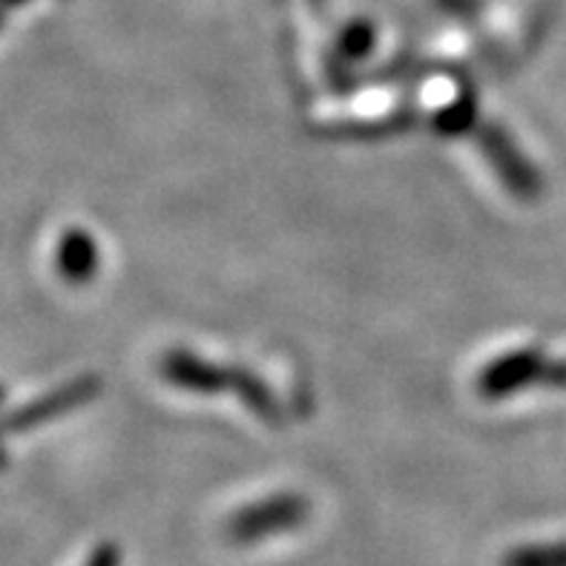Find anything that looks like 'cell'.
I'll list each match as a JSON object with an SVG mask.
<instances>
[{"mask_svg":"<svg viewBox=\"0 0 566 566\" xmlns=\"http://www.w3.org/2000/svg\"><path fill=\"white\" fill-rule=\"evenodd\" d=\"M311 506L302 495L294 492H282V495L265 497L262 503L244 506L242 512L233 515L230 521V535L237 541H256L265 535H276V532L294 530L308 517Z\"/></svg>","mask_w":566,"mask_h":566,"instance_id":"cell-5","label":"cell"},{"mask_svg":"<svg viewBox=\"0 0 566 566\" xmlns=\"http://www.w3.org/2000/svg\"><path fill=\"white\" fill-rule=\"evenodd\" d=\"M417 124L415 113H397L388 118H377V122H348L337 124V127H325L323 133L328 138H345V142H371V138H388L409 133Z\"/></svg>","mask_w":566,"mask_h":566,"instance_id":"cell-7","label":"cell"},{"mask_svg":"<svg viewBox=\"0 0 566 566\" xmlns=\"http://www.w3.org/2000/svg\"><path fill=\"white\" fill-rule=\"evenodd\" d=\"M474 133H478V147L483 150L492 170L497 172V179L506 185V190L524 201L538 199L541 190H544L541 172L524 156V150L512 142L510 133L497 124H481Z\"/></svg>","mask_w":566,"mask_h":566,"instance_id":"cell-4","label":"cell"},{"mask_svg":"<svg viewBox=\"0 0 566 566\" xmlns=\"http://www.w3.org/2000/svg\"><path fill=\"white\" fill-rule=\"evenodd\" d=\"M510 566H566V546L555 549H526L510 560Z\"/></svg>","mask_w":566,"mask_h":566,"instance_id":"cell-10","label":"cell"},{"mask_svg":"<svg viewBox=\"0 0 566 566\" xmlns=\"http://www.w3.org/2000/svg\"><path fill=\"white\" fill-rule=\"evenodd\" d=\"M431 124H434V129L446 138L467 136V133L481 127V124H478V104H474L472 93H463L454 101H449V104L431 118Z\"/></svg>","mask_w":566,"mask_h":566,"instance_id":"cell-8","label":"cell"},{"mask_svg":"<svg viewBox=\"0 0 566 566\" xmlns=\"http://www.w3.org/2000/svg\"><path fill=\"white\" fill-rule=\"evenodd\" d=\"M158 371L170 386L190 391V395H233L248 411L265 420L280 423L282 406L259 374L242 366H219L213 359H205L187 348H170L158 363Z\"/></svg>","mask_w":566,"mask_h":566,"instance_id":"cell-1","label":"cell"},{"mask_svg":"<svg viewBox=\"0 0 566 566\" xmlns=\"http://www.w3.org/2000/svg\"><path fill=\"white\" fill-rule=\"evenodd\" d=\"M101 386L104 382H101L98 374H84V377H75V380L64 382V386L50 391V395L27 402L23 409L0 417V440L9 438V434H21V431L35 429L41 423H52L57 417L81 409V406L93 402L101 395ZM0 463H3V446H0Z\"/></svg>","mask_w":566,"mask_h":566,"instance_id":"cell-3","label":"cell"},{"mask_svg":"<svg viewBox=\"0 0 566 566\" xmlns=\"http://www.w3.org/2000/svg\"><path fill=\"white\" fill-rule=\"evenodd\" d=\"M98 265L101 251L93 233H86V230L81 228H72L66 230L64 237L57 239L55 268L57 273H61V280H66L70 285H86L90 280H95Z\"/></svg>","mask_w":566,"mask_h":566,"instance_id":"cell-6","label":"cell"},{"mask_svg":"<svg viewBox=\"0 0 566 566\" xmlns=\"http://www.w3.org/2000/svg\"><path fill=\"white\" fill-rule=\"evenodd\" d=\"M374 50V29L368 23H352L339 35V52H343L348 61H357V57H366Z\"/></svg>","mask_w":566,"mask_h":566,"instance_id":"cell-9","label":"cell"},{"mask_svg":"<svg viewBox=\"0 0 566 566\" xmlns=\"http://www.w3.org/2000/svg\"><path fill=\"white\" fill-rule=\"evenodd\" d=\"M3 395H7V391H3V388H0V402H3Z\"/></svg>","mask_w":566,"mask_h":566,"instance_id":"cell-12","label":"cell"},{"mask_svg":"<svg viewBox=\"0 0 566 566\" xmlns=\"http://www.w3.org/2000/svg\"><path fill=\"white\" fill-rule=\"evenodd\" d=\"M535 386L566 388V359L546 357L541 348H515L478 374V395L483 400H503Z\"/></svg>","mask_w":566,"mask_h":566,"instance_id":"cell-2","label":"cell"},{"mask_svg":"<svg viewBox=\"0 0 566 566\" xmlns=\"http://www.w3.org/2000/svg\"><path fill=\"white\" fill-rule=\"evenodd\" d=\"M7 9H9L7 0H0V23H3V14H7Z\"/></svg>","mask_w":566,"mask_h":566,"instance_id":"cell-11","label":"cell"}]
</instances>
